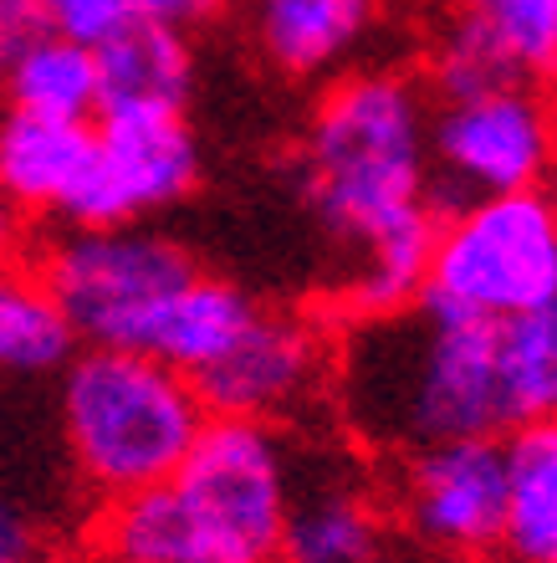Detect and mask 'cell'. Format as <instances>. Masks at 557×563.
<instances>
[{"label": "cell", "mask_w": 557, "mask_h": 563, "mask_svg": "<svg viewBox=\"0 0 557 563\" xmlns=\"http://www.w3.org/2000/svg\"><path fill=\"white\" fill-rule=\"evenodd\" d=\"M0 103L36 119L92 123L103 113L98 52L57 31H31L0 57Z\"/></svg>", "instance_id": "14"}, {"label": "cell", "mask_w": 557, "mask_h": 563, "mask_svg": "<svg viewBox=\"0 0 557 563\" xmlns=\"http://www.w3.org/2000/svg\"><path fill=\"white\" fill-rule=\"evenodd\" d=\"M506 451V522L501 559L557 563V416H532L501 435Z\"/></svg>", "instance_id": "16"}, {"label": "cell", "mask_w": 557, "mask_h": 563, "mask_svg": "<svg viewBox=\"0 0 557 563\" xmlns=\"http://www.w3.org/2000/svg\"><path fill=\"white\" fill-rule=\"evenodd\" d=\"M394 528L414 549L476 563L501 549L506 451L501 441H445L410 451L394 476Z\"/></svg>", "instance_id": "9"}, {"label": "cell", "mask_w": 557, "mask_h": 563, "mask_svg": "<svg viewBox=\"0 0 557 563\" xmlns=\"http://www.w3.org/2000/svg\"><path fill=\"white\" fill-rule=\"evenodd\" d=\"M501 358L516 400V426L532 416H557V297L516 323H501Z\"/></svg>", "instance_id": "20"}, {"label": "cell", "mask_w": 557, "mask_h": 563, "mask_svg": "<svg viewBox=\"0 0 557 563\" xmlns=\"http://www.w3.org/2000/svg\"><path fill=\"white\" fill-rule=\"evenodd\" d=\"M394 533V507L358 476V466L337 456H297L277 563H389Z\"/></svg>", "instance_id": "11"}, {"label": "cell", "mask_w": 557, "mask_h": 563, "mask_svg": "<svg viewBox=\"0 0 557 563\" xmlns=\"http://www.w3.org/2000/svg\"><path fill=\"white\" fill-rule=\"evenodd\" d=\"M256 308H261V297H250L246 287H235L225 277H210V272H194L164 302L159 318H154V328H148V339H144V354L164 358L169 369L194 379V374H205L246 333Z\"/></svg>", "instance_id": "17"}, {"label": "cell", "mask_w": 557, "mask_h": 563, "mask_svg": "<svg viewBox=\"0 0 557 563\" xmlns=\"http://www.w3.org/2000/svg\"><path fill=\"white\" fill-rule=\"evenodd\" d=\"M430 103V169L450 206L543 190L557 175V108L537 82L516 77Z\"/></svg>", "instance_id": "7"}, {"label": "cell", "mask_w": 557, "mask_h": 563, "mask_svg": "<svg viewBox=\"0 0 557 563\" xmlns=\"http://www.w3.org/2000/svg\"><path fill=\"white\" fill-rule=\"evenodd\" d=\"M0 57H5V52H0Z\"/></svg>", "instance_id": "26"}, {"label": "cell", "mask_w": 557, "mask_h": 563, "mask_svg": "<svg viewBox=\"0 0 557 563\" xmlns=\"http://www.w3.org/2000/svg\"><path fill=\"white\" fill-rule=\"evenodd\" d=\"M57 416L77 482L98 503H118L169 482L200 441L210 410L190 374L169 369L164 358L82 343L62 369Z\"/></svg>", "instance_id": "4"}, {"label": "cell", "mask_w": 557, "mask_h": 563, "mask_svg": "<svg viewBox=\"0 0 557 563\" xmlns=\"http://www.w3.org/2000/svg\"><path fill=\"white\" fill-rule=\"evenodd\" d=\"M430 88L399 67H353L312 103L297 139V195L333 252V308L358 318L404 312L425 292L435 246Z\"/></svg>", "instance_id": "1"}, {"label": "cell", "mask_w": 557, "mask_h": 563, "mask_svg": "<svg viewBox=\"0 0 557 563\" xmlns=\"http://www.w3.org/2000/svg\"><path fill=\"white\" fill-rule=\"evenodd\" d=\"M297 456L261 420L210 416L169 482L103 503L92 559L103 563H277Z\"/></svg>", "instance_id": "3"}, {"label": "cell", "mask_w": 557, "mask_h": 563, "mask_svg": "<svg viewBox=\"0 0 557 563\" xmlns=\"http://www.w3.org/2000/svg\"><path fill=\"white\" fill-rule=\"evenodd\" d=\"M133 21H159V26H175V31H194L215 21L221 11H231L235 0H123Z\"/></svg>", "instance_id": "21"}, {"label": "cell", "mask_w": 557, "mask_h": 563, "mask_svg": "<svg viewBox=\"0 0 557 563\" xmlns=\"http://www.w3.org/2000/svg\"><path fill=\"white\" fill-rule=\"evenodd\" d=\"M92 52H98L103 113H113V108H175V113H185L194 92L190 31L159 26V21H129Z\"/></svg>", "instance_id": "15"}, {"label": "cell", "mask_w": 557, "mask_h": 563, "mask_svg": "<svg viewBox=\"0 0 557 563\" xmlns=\"http://www.w3.org/2000/svg\"><path fill=\"white\" fill-rule=\"evenodd\" d=\"M327 385H333V354L323 333L308 318L266 302L256 308L246 333L205 374H194V389L210 416L261 420V426L302 416Z\"/></svg>", "instance_id": "10"}, {"label": "cell", "mask_w": 557, "mask_h": 563, "mask_svg": "<svg viewBox=\"0 0 557 563\" xmlns=\"http://www.w3.org/2000/svg\"><path fill=\"white\" fill-rule=\"evenodd\" d=\"M194 272V256L159 225H67L42 256L77 343L98 349H144L164 302Z\"/></svg>", "instance_id": "6"}, {"label": "cell", "mask_w": 557, "mask_h": 563, "mask_svg": "<svg viewBox=\"0 0 557 563\" xmlns=\"http://www.w3.org/2000/svg\"><path fill=\"white\" fill-rule=\"evenodd\" d=\"M92 563H103V559H92Z\"/></svg>", "instance_id": "25"}, {"label": "cell", "mask_w": 557, "mask_h": 563, "mask_svg": "<svg viewBox=\"0 0 557 563\" xmlns=\"http://www.w3.org/2000/svg\"><path fill=\"white\" fill-rule=\"evenodd\" d=\"M11 563H46V559H42V553H31V559H11Z\"/></svg>", "instance_id": "24"}, {"label": "cell", "mask_w": 557, "mask_h": 563, "mask_svg": "<svg viewBox=\"0 0 557 563\" xmlns=\"http://www.w3.org/2000/svg\"><path fill=\"white\" fill-rule=\"evenodd\" d=\"M31 553H36V522L15 497L0 492V563L31 559Z\"/></svg>", "instance_id": "22"}, {"label": "cell", "mask_w": 557, "mask_h": 563, "mask_svg": "<svg viewBox=\"0 0 557 563\" xmlns=\"http://www.w3.org/2000/svg\"><path fill=\"white\" fill-rule=\"evenodd\" d=\"M553 108H557V103H553Z\"/></svg>", "instance_id": "27"}, {"label": "cell", "mask_w": 557, "mask_h": 563, "mask_svg": "<svg viewBox=\"0 0 557 563\" xmlns=\"http://www.w3.org/2000/svg\"><path fill=\"white\" fill-rule=\"evenodd\" d=\"M15 241H21V216L0 200V256H15Z\"/></svg>", "instance_id": "23"}, {"label": "cell", "mask_w": 557, "mask_h": 563, "mask_svg": "<svg viewBox=\"0 0 557 563\" xmlns=\"http://www.w3.org/2000/svg\"><path fill=\"white\" fill-rule=\"evenodd\" d=\"M77 349L82 343L67 312L57 308L42 267L0 256V374H15V379L62 374Z\"/></svg>", "instance_id": "18"}, {"label": "cell", "mask_w": 557, "mask_h": 563, "mask_svg": "<svg viewBox=\"0 0 557 563\" xmlns=\"http://www.w3.org/2000/svg\"><path fill=\"white\" fill-rule=\"evenodd\" d=\"M327 389L358 441L399 456L445 441H501L516 426L501 328L425 302L348 323Z\"/></svg>", "instance_id": "2"}, {"label": "cell", "mask_w": 557, "mask_h": 563, "mask_svg": "<svg viewBox=\"0 0 557 563\" xmlns=\"http://www.w3.org/2000/svg\"><path fill=\"white\" fill-rule=\"evenodd\" d=\"M389 0H241L250 52L281 82H333L364 67Z\"/></svg>", "instance_id": "12"}, {"label": "cell", "mask_w": 557, "mask_h": 563, "mask_svg": "<svg viewBox=\"0 0 557 563\" xmlns=\"http://www.w3.org/2000/svg\"><path fill=\"white\" fill-rule=\"evenodd\" d=\"M88 164L92 123L0 108V200L21 221H73L77 195L88 185Z\"/></svg>", "instance_id": "13"}, {"label": "cell", "mask_w": 557, "mask_h": 563, "mask_svg": "<svg viewBox=\"0 0 557 563\" xmlns=\"http://www.w3.org/2000/svg\"><path fill=\"white\" fill-rule=\"evenodd\" d=\"M557 297V200L547 190L450 206L420 302L470 323H516Z\"/></svg>", "instance_id": "5"}, {"label": "cell", "mask_w": 557, "mask_h": 563, "mask_svg": "<svg viewBox=\"0 0 557 563\" xmlns=\"http://www.w3.org/2000/svg\"><path fill=\"white\" fill-rule=\"evenodd\" d=\"M200 185V139L175 108H113L92 119V164L67 225H148Z\"/></svg>", "instance_id": "8"}, {"label": "cell", "mask_w": 557, "mask_h": 563, "mask_svg": "<svg viewBox=\"0 0 557 563\" xmlns=\"http://www.w3.org/2000/svg\"><path fill=\"white\" fill-rule=\"evenodd\" d=\"M450 15L486 31L527 82L557 77V0H450Z\"/></svg>", "instance_id": "19"}]
</instances>
